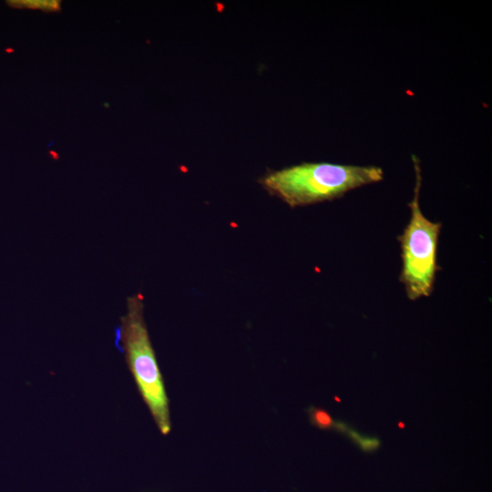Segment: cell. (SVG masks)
<instances>
[{
    "label": "cell",
    "mask_w": 492,
    "mask_h": 492,
    "mask_svg": "<svg viewBox=\"0 0 492 492\" xmlns=\"http://www.w3.org/2000/svg\"><path fill=\"white\" fill-rule=\"evenodd\" d=\"M307 413L313 425L322 430L333 429L334 420L326 410L320 407L311 406L308 408Z\"/></svg>",
    "instance_id": "6"
},
{
    "label": "cell",
    "mask_w": 492,
    "mask_h": 492,
    "mask_svg": "<svg viewBox=\"0 0 492 492\" xmlns=\"http://www.w3.org/2000/svg\"><path fill=\"white\" fill-rule=\"evenodd\" d=\"M5 51L10 53V52H14V49L13 48H7V49H5Z\"/></svg>",
    "instance_id": "8"
},
{
    "label": "cell",
    "mask_w": 492,
    "mask_h": 492,
    "mask_svg": "<svg viewBox=\"0 0 492 492\" xmlns=\"http://www.w3.org/2000/svg\"><path fill=\"white\" fill-rule=\"evenodd\" d=\"M104 107H107V108H108L109 106H108V103H107V104H106V103H104Z\"/></svg>",
    "instance_id": "9"
},
{
    "label": "cell",
    "mask_w": 492,
    "mask_h": 492,
    "mask_svg": "<svg viewBox=\"0 0 492 492\" xmlns=\"http://www.w3.org/2000/svg\"><path fill=\"white\" fill-rule=\"evenodd\" d=\"M344 435H346L354 444H356L364 452L366 453L374 452L381 446V441L378 437L363 436L350 426L347 428Z\"/></svg>",
    "instance_id": "5"
},
{
    "label": "cell",
    "mask_w": 492,
    "mask_h": 492,
    "mask_svg": "<svg viewBox=\"0 0 492 492\" xmlns=\"http://www.w3.org/2000/svg\"><path fill=\"white\" fill-rule=\"evenodd\" d=\"M7 3L17 8L40 9L45 12H57L61 9L59 0H12Z\"/></svg>",
    "instance_id": "4"
},
{
    "label": "cell",
    "mask_w": 492,
    "mask_h": 492,
    "mask_svg": "<svg viewBox=\"0 0 492 492\" xmlns=\"http://www.w3.org/2000/svg\"><path fill=\"white\" fill-rule=\"evenodd\" d=\"M143 296L127 300V312L120 319L118 337L130 372L143 400L163 435L170 430L168 398L143 315Z\"/></svg>",
    "instance_id": "2"
},
{
    "label": "cell",
    "mask_w": 492,
    "mask_h": 492,
    "mask_svg": "<svg viewBox=\"0 0 492 492\" xmlns=\"http://www.w3.org/2000/svg\"><path fill=\"white\" fill-rule=\"evenodd\" d=\"M416 174L414 197L408 204L411 217L399 236L402 258L400 282L405 285L406 296L412 301L431 295L437 272V245L441 230L440 222H433L421 211L419 190L421 169L413 156Z\"/></svg>",
    "instance_id": "3"
},
{
    "label": "cell",
    "mask_w": 492,
    "mask_h": 492,
    "mask_svg": "<svg viewBox=\"0 0 492 492\" xmlns=\"http://www.w3.org/2000/svg\"><path fill=\"white\" fill-rule=\"evenodd\" d=\"M383 177V169L375 166L302 163L267 173L261 184L294 208L332 200Z\"/></svg>",
    "instance_id": "1"
},
{
    "label": "cell",
    "mask_w": 492,
    "mask_h": 492,
    "mask_svg": "<svg viewBox=\"0 0 492 492\" xmlns=\"http://www.w3.org/2000/svg\"><path fill=\"white\" fill-rule=\"evenodd\" d=\"M49 153L53 156L54 159L58 158V155H57V153L56 151L51 150V151H49Z\"/></svg>",
    "instance_id": "7"
}]
</instances>
